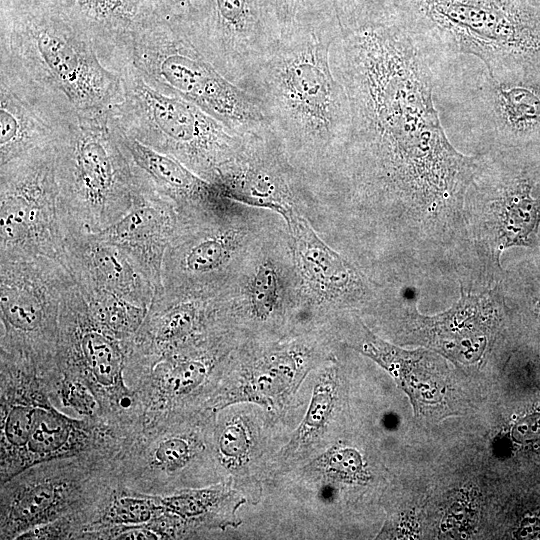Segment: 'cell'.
Returning a JSON list of instances; mask_svg holds the SVG:
<instances>
[{"label": "cell", "instance_id": "obj_6", "mask_svg": "<svg viewBox=\"0 0 540 540\" xmlns=\"http://www.w3.org/2000/svg\"><path fill=\"white\" fill-rule=\"evenodd\" d=\"M128 65L154 89L193 103L234 134L269 125L256 98L225 78L178 24L158 19L137 32Z\"/></svg>", "mask_w": 540, "mask_h": 540}, {"label": "cell", "instance_id": "obj_22", "mask_svg": "<svg viewBox=\"0 0 540 540\" xmlns=\"http://www.w3.org/2000/svg\"><path fill=\"white\" fill-rule=\"evenodd\" d=\"M111 124L135 172L172 202L180 217L214 210L230 201L177 159L140 143Z\"/></svg>", "mask_w": 540, "mask_h": 540}, {"label": "cell", "instance_id": "obj_21", "mask_svg": "<svg viewBox=\"0 0 540 540\" xmlns=\"http://www.w3.org/2000/svg\"><path fill=\"white\" fill-rule=\"evenodd\" d=\"M135 175L137 188L130 210L110 226L93 233L131 253L149 274L157 293L163 290V258L180 216L172 202L139 174L135 172Z\"/></svg>", "mask_w": 540, "mask_h": 540}, {"label": "cell", "instance_id": "obj_19", "mask_svg": "<svg viewBox=\"0 0 540 540\" xmlns=\"http://www.w3.org/2000/svg\"><path fill=\"white\" fill-rule=\"evenodd\" d=\"M314 361L308 349L285 346L262 354L238 371L224 369L206 410L216 414L244 402L275 409L296 392Z\"/></svg>", "mask_w": 540, "mask_h": 540}, {"label": "cell", "instance_id": "obj_36", "mask_svg": "<svg viewBox=\"0 0 540 540\" xmlns=\"http://www.w3.org/2000/svg\"><path fill=\"white\" fill-rule=\"evenodd\" d=\"M298 7V0H288L287 10L288 12L294 11Z\"/></svg>", "mask_w": 540, "mask_h": 540}, {"label": "cell", "instance_id": "obj_37", "mask_svg": "<svg viewBox=\"0 0 540 540\" xmlns=\"http://www.w3.org/2000/svg\"><path fill=\"white\" fill-rule=\"evenodd\" d=\"M533 1L540 6V0H533Z\"/></svg>", "mask_w": 540, "mask_h": 540}, {"label": "cell", "instance_id": "obj_17", "mask_svg": "<svg viewBox=\"0 0 540 540\" xmlns=\"http://www.w3.org/2000/svg\"><path fill=\"white\" fill-rule=\"evenodd\" d=\"M56 359L0 348V484L18 473L36 412L54 397Z\"/></svg>", "mask_w": 540, "mask_h": 540}, {"label": "cell", "instance_id": "obj_26", "mask_svg": "<svg viewBox=\"0 0 540 540\" xmlns=\"http://www.w3.org/2000/svg\"><path fill=\"white\" fill-rule=\"evenodd\" d=\"M493 307L487 295L462 291L460 300L448 311L435 317H424L430 340L446 356L461 362L477 360L486 347L488 324Z\"/></svg>", "mask_w": 540, "mask_h": 540}, {"label": "cell", "instance_id": "obj_3", "mask_svg": "<svg viewBox=\"0 0 540 540\" xmlns=\"http://www.w3.org/2000/svg\"><path fill=\"white\" fill-rule=\"evenodd\" d=\"M0 56L64 94L80 116L108 113L121 99L120 74L82 30L40 0H2Z\"/></svg>", "mask_w": 540, "mask_h": 540}, {"label": "cell", "instance_id": "obj_12", "mask_svg": "<svg viewBox=\"0 0 540 540\" xmlns=\"http://www.w3.org/2000/svg\"><path fill=\"white\" fill-rule=\"evenodd\" d=\"M55 158L53 146L0 165V257L59 260L63 231Z\"/></svg>", "mask_w": 540, "mask_h": 540}, {"label": "cell", "instance_id": "obj_32", "mask_svg": "<svg viewBox=\"0 0 540 540\" xmlns=\"http://www.w3.org/2000/svg\"><path fill=\"white\" fill-rule=\"evenodd\" d=\"M247 298L252 315L259 320L268 319L279 309L282 281L273 262L266 261L257 267L247 287Z\"/></svg>", "mask_w": 540, "mask_h": 540}, {"label": "cell", "instance_id": "obj_29", "mask_svg": "<svg viewBox=\"0 0 540 540\" xmlns=\"http://www.w3.org/2000/svg\"><path fill=\"white\" fill-rule=\"evenodd\" d=\"M213 446L222 475L244 468L252 455L253 435L243 415L224 409L215 414Z\"/></svg>", "mask_w": 540, "mask_h": 540}, {"label": "cell", "instance_id": "obj_38", "mask_svg": "<svg viewBox=\"0 0 540 540\" xmlns=\"http://www.w3.org/2000/svg\"><path fill=\"white\" fill-rule=\"evenodd\" d=\"M538 308H539V311H540V300H539V302H538Z\"/></svg>", "mask_w": 540, "mask_h": 540}, {"label": "cell", "instance_id": "obj_9", "mask_svg": "<svg viewBox=\"0 0 540 540\" xmlns=\"http://www.w3.org/2000/svg\"><path fill=\"white\" fill-rule=\"evenodd\" d=\"M214 419V413L198 410L169 415L143 427L116 457L119 481L150 495L220 482Z\"/></svg>", "mask_w": 540, "mask_h": 540}, {"label": "cell", "instance_id": "obj_15", "mask_svg": "<svg viewBox=\"0 0 540 540\" xmlns=\"http://www.w3.org/2000/svg\"><path fill=\"white\" fill-rule=\"evenodd\" d=\"M78 118L64 94L0 56V165L55 146Z\"/></svg>", "mask_w": 540, "mask_h": 540}, {"label": "cell", "instance_id": "obj_27", "mask_svg": "<svg viewBox=\"0 0 540 540\" xmlns=\"http://www.w3.org/2000/svg\"><path fill=\"white\" fill-rule=\"evenodd\" d=\"M338 399V375L334 367L323 370L314 385L307 411L284 447L286 456L309 450L325 435Z\"/></svg>", "mask_w": 540, "mask_h": 540}, {"label": "cell", "instance_id": "obj_28", "mask_svg": "<svg viewBox=\"0 0 540 540\" xmlns=\"http://www.w3.org/2000/svg\"><path fill=\"white\" fill-rule=\"evenodd\" d=\"M162 510L159 495L141 493L120 482L98 508L82 536L104 528L148 523L159 516Z\"/></svg>", "mask_w": 540, "mask_h": 540}, {"label": "cell", "instance_id": "obj_10", "mask_svg": "<svg viewBox=\"0 0 540 540\" xmlns=\"http://www.w3.org/2000/svg\"><path fill=\"white\" fill-rule=\"evenodd\" d=\"M130 344L95 322L76 283L69 288L60 311L56 351L60 371L90 387L103 420L134 433L142 428V410L125 377Z\"/></svg>", "mask_w": 540, "mask_h": 540}, {"label": "cell", "instance_id": "obj_23", "mask_svg": "<svg viewBox=\"0 0 540 540\" xmlns=\"http://www.w3.org/2000/svg\"><path fill=\"white\" fill-rule=\"evenodd\" d=\"M278 213L286 220L295 263L312 289L330 299L353 296L361 290L357 270L319 238L292 204Z\"/></svg>", "mask_w": 540, "mask_h": 540}, {"label": "cell", "instance_id": "obj_18", "mask_svg": "<svg viewBox=\"0 0 540 540\" xmlns=\"http://www.w3.org/2000/svg\"><path fill=\"white\" fill-rule=\"evenodd\" d=\"M59 261L83 294L106 291L149 308L157 291L145 268L131 253L93 232L64 231Z\"/></svg>", "mask_w": 540, "mask_h": 540}, {"label": "cell", "instance_id": "obj_4", "mask_svg": "<svg viewBox=\"0 0 540 540\" xmlns=\"http://www.w3.org/2000/svg\"><path fill=\"white\" fill-rule=\"evenodd\" d=\"M430 64L470 55L485 70L540 63V6L533 0H392Z\"/></svg>", "mask_w": 540, "mask_h": 540}, {"label": "cell", "instance_id": "obj_14", "mask_svg": "<svg viewBox=\"0 0 540 540\" xmlns=\"http://www.w3.org/2000/svg\"><path fill=\"white\" fill-rule=\"evenodd\" d=\"M222 339L127 369L142 410V428L169 415L206 410L223 375ZM207 411V410H206Z\"/></svg>", "mask_w": 540, "mask_h": 540}, {"label": "cell", "instance_id": "obj_8", "mask_svg": "<svg viewBox=\"0 0 540 540\" xmlns=\"http://www.w3.org/2000/svg\"><path fill=\"white\" fill-rule=\"evenodd\" d=\"M115 460L102 454L53 459L0 484V539L17 540L32 528L67 515L80 520L84 533L120 483Z\"/></svg>", "mask_w": 540, "mask_h": 540}, {"label": "cell", "instance_id": "obj_24", "mask_svg": "<svg viewBox=\"0 0 540 540\" xmlns=\"http://www.w3.org/2000/svg\"><path fill=\"white\" fill-rule=\"evenodd\" d=\"M354 348L391 374L408 394L416 413L442 401L445 382L437 357L429 351L401 349L380 339L364 325Z\"/></svg>", "mask_w": 540, "mask_h": 540}, {"label": "cell", "instance_id": "obj_5", "mask_svg": "<svg viewBox=\"0 0 540 540\" xmlns=\"http://www.w3.org/2000/svg\"><path fill=\"white\" fill-rule=\"evenodd\" d=\"M55 157L62 229L97 232L130 210L137 178L109 112L79 115L55 144Z\"/></svg>", "mask_w": 540, "mask_h": 540}, {"label": "cell", "instance_id": "obj_31", "mask_svg": "<svg viewBox=\"0 0 540 540\" xmlns=\"http://www.w3.org/2000/svg\"><path fill=\"white\" fill-rule=\"evenodd\" d=\"M311 472L323 480L336 483H361L368 479L361 454L352 447L341 444L326 449L310 464Z\"/></svg>", "mask_w": 540, "mask_h": 540}, {"label": "cell", "instance_id": "obj_35", "mask_svg": "<svg viewBox=\"0 0 540 540\" xmlns=\"http://www.w3.org/2000/svg\"><path fill=\"white\" fill-rule=\"evenodd\" d=\"M514 436L518 441L528 442L540 438V414L526 417L514 428Z\"/></svg>", "mask_w": 540, "mask_h": 540}, {"label": "cell", "instance_id": "obj_2", "mask_svg": "<svg viewBox=\"0 0 540 540\" xmlns=\"http://www.w3.org/2000/svg\"><path fill=\"white\" fill-rule=\"evenodd\" d=\"M338 29L337 15H297L241 86L306 178L337 174L349 140L350 104L330 62Z\"/></svg>", "mask_w": 540, "mask_h": 540}, {"label": "cell", "instance_id": "obj_1", "mask_svg": "<svg viewBox=\"0 0 540 540\" xmlns=\"http://www.w3.org/2000/svg\"><path fill=\"white\" fill-rule=\"evenodd\" d=\"M330 51L351 129L339 173L358 191L438 212L463 199L480 158L449 142L432 100L427 56L389 7L338 15Z\"/></svg>", "mask_w": 540, "mask_h": 540}, {"label": "cell", "instance_id": "obj_30", "mask_svg": "<svg viewBox=\"0 0 540 540\" xmlns=\"http://www.w3.org/2000/svg\"><path fill=\"white\" fill-rule=\"evenodd\" d=\"M83 296L95 322L104 331L125 342L132 341L148 311L146 307L106 291H94Z\"/></svg>", "mask_w": 540, "mask_h": 540}, {"label": "cell", "instance_id": "obj_7", "mask_svg": "<svg viewBox=\"0 0 540 540\" xmlns=\"http://www.w3.org/2000/svg\"><path fill=\"white\" fill-rule=\"evenodd\" d=\"M119 74L122 96L109 111L111 122L211 183L218 167L238 151L242 136L193 103L154 89L130 65Z\"/></svg>", "mask_w": 540, "mask_h": 540}, {"label": "cell", "instance_id": "obj_25", "mask_svg": "<svg viewBox=\"0 0 540 540\" xmlns=\"http://www.w3.org/2000/svg\"><path fill=\"white\" fill-rule=\"evenodd\" d=\"M163 511L179 523L184 538H192L210 530L238 527L237 511L245 502L232 480L186 488L159 495Z\"/></svg>", "mask_w": 540, "mask_h": 540}, {"label": "cell", "instance_id": "obj_33", "mask_svg": "<svg viewBox=\"0 0 540 540\" xmlns=\"http://www.w3.org/2000/svg\"><path fill=\"white\" fill-rule=\"evenodd\" d=\"M53 399L58 400L61 406L74 410L81 417L101 418L99 403L94 393L84 381L75 376L61 373Z\"/></svg>", "mask_w": 540, "mask_h": 540}, {"label": "cell", "instance_id": "obj_34", "mask_svg": "<svg viewBox=\"0 0 540 540\" xmlns=\"http://www.w3.org/2000/svg\"><path fill=\"white\" fill-rule=\"evenodd\" d=\"M160 19L184 26L192 13L191 0H153Z\"/></svg>", "mask_w": 540, "mask_h": 540}, {"label": "cell", "instance_id": "obj_20", "mask_svg": "<svg viewBox=\"0 0 540 540\" xmlns=\"http://www.w3.org/2000/svg\"><path fill=\"white\" fill-rule=\"evenodd\" d=\"M93 42L102 63L119 74L134 35L160 19L153 0H40Z\"/></svg>", "mask_w": 540, "mask_h": 540}, {"label": "cell", "instance_id": "obj_16", "mask_svg": "<svg viewBox=\"0 0 540 540\" xmlns=\"http://www.w3.org/2000/svg\"><path fill=\"white\" fill-rule=\"evenodd\" d=\"M471 108L501 150L540 148V63L485 70Z\"/></svg>", "mask_w": 540, "mask_h": 540}, {"label": "cell", "instance_id": "obj_13", "mask_svg": "<svg viewBox=\"0 0 540 540\" xmlns=\"http://www.w3.org/2000/svg\"><path fill=\"white\" fill-rule=\"evenodd\" d=\"M182 26L200 53L239 87L281 33L275 0H191Z\"/></svg>", "mask_w": 540, "mask_h": 540}, {"label": "cell", "instance_id": "obj_11", "mask_svg": "<svg viewBox=\"0 0 540 540\" xmlns=\"http://www.w3.org/2000/svg\"><path fill=\"white\" fill-rule=\"evenodd\" d=\"M73 284L57 259L0 257V347L55 358L61 305Z\"/></svg>", "mask_w": 540, "mask_h": 540}]
</instances>
